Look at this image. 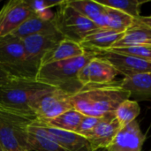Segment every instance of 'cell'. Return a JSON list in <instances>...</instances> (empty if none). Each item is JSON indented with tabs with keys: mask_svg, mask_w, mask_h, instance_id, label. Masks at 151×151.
<instances>
[{
	"mask_svg": "<svg viewBox=\"0 0 151 151\" xmlns=\"http://www.w3.org/2000/svg\"><path fill=\"white\" fill-rule=\"evenodd\" d=\"M70 98V94L55 89L41 97L32 106L31 110L38 121L44 122L59 116L68 110L73 109Z\"/></svg>",
	"mask_w": 151,
	"mask_h": 151,
	"instance_id": "8",
	"label": "cell"
},
{
	"mask_svg": "<svg viewBox=\"0 0 151 151\" xmlns=\"http://www.w3.org/2000/svg\"><path fill=\"white\" fill-rule=\"evenodd\" d=\"M93 151H108V150H107V149H105V148H100V149L94 150Z\"/></svg>",
	"mask_w": 151,
	"mask_h": 151,
	"instance_id": "31",
	"label": "cell"
},
{
	"mask_svg": "<svg viewBox=\"0 0 151 151\" xmlns=\"http://www.w3.org/2000/svg\"><path fill=\"white\" fill-rule=\"evenodd\" d=\"M62 39L64 37L60 34L35 35L21 39L27 63L36 74L41 66V61L43 56L53 49Z\"/></svg>",
	"mask_w": 151,
	"mask_h": 151,
	"instance_id": "7",
	"label": "cell"
},
{
	"mask_svg": "<svg viewBox=\"0 0 151 151\" xmlns=\"http://www.w3.org/2000/svg\"><path fill=\"white\" fill-rule=\"evenodd\" d=\"M109 62L119 74L131 77L137 74L151 73V62L136 57L108 50L98 55Z\"/></svg>",
	"mask_w": 151,
	"mask_h": 151,
	"instance_id": "11",
	"label": "cell"
},
{
	"mask_svg": "<svg viewBox=\"0 0 151 151\" xmlns=\"http://www.w3.org/2000/svg\"><path fill=\"white\" fill-rule=\"evenodd\" d=\"M0 151H4V149H3V147H2V145H1V143H0Z\"/></svg>",
	"mask_w": 151,
	"mask_h": 151,
	"instance_id": "32",
	"label": "cell"
},
{
	"mask_svg": "<svg viewBox=\"0 0 151 151\" xmlns=\"http://www.w3.org/2000/svg\"><path fill=\"white\" fill-rule=\"evenodd\" d=\"M120 128L121 126L114 113L102 117L93 132L87 138L90 142L92 150H94L100 148L107 149Z\"/></svg>",
	"mask_w": 151,
	"mask_h": 151,
	"instance_id": "13",
	"label": "cell"
},
{
	"mask_svg": "<svg viewBox=\"0 0 151 151\" xmlns=\"http://www.w3.org/2000/svg\"><path fill=\"white\" fill-rule=\"evenodd\" d=\"M141 45H151V28L135 19L111 49Z\"/></svg>",
	"mask_w": 151,
	"mask_h": 151,
	"instance_id": "19",
	"label": "cell"
},
{
	"mask_svg": "<svg viewBox=\"0 0 151 151\" xmlns=\"http://www.w3.org/2000/svg\"><path fill=\"white\" fill-rule=\"evenodd\" d=\"M53 140L65 151H93L89 141L76 133L42 126Z\"/></svg>",
	"mask_w": 151,
	"mask_h": 151,
	"instance_id": "17",
	"label": "cell"
},
{
	"mask_svg": "<svg viewBox=\"0 0 151 151\" xmlns=\"http://www.w3.org/2000/svg\"><path fill=\"white\" fill-rule=\"evenodd\" d=\"M0 2H1V0H0Z\"/></svg>",
	"mask_w": 151,
	"mask_h": 151,
	"instance_id": "33",
	"label": "cell"
},
{
	"mask_svg": "<svg viewBox=\"0 0 151 151\" xmlns=\"http://www.w3.org/2000/svg\"><path fill=\"white\" fill-rule=\"evenodd\" d=\"M67 4L98 27H105L106 6L94 0H67Z\"/></svg>",
	"mask_w": 151,
	"mask_h": 151,
	"instance_id": "21",
	"label": "cell"
},
{
	"mask_svg": "<svg viewBox=\"0 0 151 151\" xmlns=\"http://www.w3.org/2000/svg\"><path fill=\"white\" fill-rule=\"evenodd\" d=\"M0 70L12 80H35L36 73L27 63L21 39L11 35L0 38Z\"/></svg>",
	"mask_w": 151,
	"mask_h": 151,
	"instance_id": "5",
	"label": "cell"
},
{
	"mask_svg": "<svg viewBox=\"0 0 151 151\" xmlns=\"http://www.w3.org/2000/svg\"><path fill=\"white\" fill-rule=\"evenodd\" d=\"M140 112L141 109L138 102L135 100L127 99L119 105L114 114L121 127H123L136 120V118L139 116Z\"/></svg>",
	"mask_w": 151,
	"mask_h": 151,
	"instance_id": "25",
	"label": "cell"
},
{
	"mask_svg": "<svg viewBox=\"0 0 151 151\" xmlns=\"http://www.w3.org/2000/svg\"><path fill=\"white\" fill-rule=\"evenodd\" d=\"M27 0H11L0 10V38L10 35L34 15Z\"/></svg>",
	"mask_w": 151,
	"mask_h": 151,
	"instance_id": "10",
	"label": "cell"
},
{
	"mask_svg": "<svg viewBox=\"0 0 151 151\" xmlns=\"http://www.w3.org/2000/svg\"><path fill=\"white\" fill-rule=\"evenodd\" d=\"M109 50L114 52L126 54L133 57H136L147 61L151 62V45H141V46H132L124 48H113Z\"/></svg>",
	"mask_w": 151,
	"mask_h": 151,
	"instance_id": "26",
	"label": "cell"
},
{
	"mask_svg": "<svg viewBox=\"0 0 151 151\" xmlns=\"http://www.w3.org/2000/svg\"><path fill=\"white\" fill-rule=\"evenodd\" d=\"M73 108L84 116L102 118L114 113L119 105L130 99L128 91L120 87L119 81L110 84L88 86L71 96Z\"/></svg>",
	"mask_w": 151,
	"mask_h": 151,
	"instance_id": "1",
	"label": "cell"
},
{
	"mask_svg": "<svg viewBox=\"0 0 151 151\" xmlns=\"http://www.w3.org/2000/svg\"><path fill=\"white\" fill-rule=\"evenodd\" d=\"M101 118L96 117H90V116H84L82 119L79 127L76 130V134L84 136L85 138H88L89 134L93 132L98 122L100 121Z\"/></svg>",
	"mask_w": 151,
	"mask_h": 151,
	"instance_id": "28",
	"label": "cell"
},
{
	"mask_svg": "<svg viewBox=\"0 0 151 151\" xmlns=\"http://www.w3.org/2000/svg\"><path fill=\"white\" fill-rule=\"evenodd\" d=\"M124 33L117 32L107 27L98 28L87 35L80 44L85 51L101 54L111 50L123 36Z\"/></svg>",
	"mask_w": 151,
	"mask_h": 151,
	"instance_id": "14",
	"label": "cell"
},
{
	"mask_svg": "<svg viewBox=\"0 0 151 151\" xmlns=\"http://www.w3.org/2000/svg\"><path fill=\"white\" fill-rule=\"evenodd\" d=\"M83 118L84 115L80 111L75 109H71L52 119L44 122H40L37 120V123L41 126L75 133Z\"/></svg>",
	"mask_w": 151,
	"mask_h": 151,
	"instance_id": "22",
	"label": "cell"
},
{
	"mask_svg": "<svg viewBox=\"0 0 151 151\" xmlns=\"http://www.w3.org/2000/svg\"><path fill=\"white\" fill-rule=\"evenodd\" d=\"M119 72L99 56L93 58L79 72L78 80L81 86H98L110 84L119 75Z\"/></svg>",
	"mask_w": 151,
	"mask_h": 151,
	"instance_id": "9",
	"label": "cell"
},
{
	"mask_svg": "<svg viewBox=\"0 0 151 151\" xmlns=\"http://www.w3.org/2000/svg\"><path fill=\"white\" fill-rule=\"evenodd\" d=\"M27 148L28 151H65L49 134L37 120L28 127L27 132Z\"/></svg>",
	"mask_w": 151,
	"mask_h": 151,
	"instance_id": "15",
	"label": "cell"
},
{
	"mask_svg": "<svg viewBox=\"0 0 151 151\" xmlns=\"http://www.w3.org/2000/svg\"><path fill=\"white\" fill-rule=\"evenodd\" d=\"M144 142L145 135L142 132L139 123L134 120L120 128L107 150L142 151Z\"/></svg>",
	"mask_w": 151,
	"mask_h": 151,
	"instance_id": "12",
	"label": "cell"
},
{
	"mask_svg": "<svg viewBox=\"0 0 151 151\" xmlns=\"http://www.w3.org/2000/svg\"><path fill=\"white\" fill-rule=\"evenodd\" d=\"M134 19L119 10L106 7L105 27L124 33L134 23Z\"/></svg>",
	"mask_w": 151,
	"mask_h": 151,
	"instance_id": "23",
	"label": "cell"
},
{
	"mask_svg": "<svg viewBox=\"0 0 151 151\" xmlns=\"http://www.w3.org/2000/svg\"><path fill=\"white\" fill-rule=\"evenodd\" d=\"M12 79L10 77V76H8L6 73H4V72H2L1 70H0V87H3V86H4L5 84H7L9 81H11Z\"/></svg>",
	"mask_w": 151,
	"mask_h": 151,
	"instance_id": "29",
	"label": "cell"
},
{
	"mask_svg": "<svg viewBox=\"0 0 151 151\" xmlns=\"http://www.w3.org/2000/svg\"><path fill=\"white\" fill-rule=\"evenodd\" d=\"M54 21L58 33L65 39L81 42L87 35L98 27L93 21L81 15L67 4V0L58 6Z\"/></svg>",
	"mask_w": 151,
	"mask_h": 151,
	"instance_id": "6",
	"label": "cell"
},
{
	"mask_svg": "<svg viewBox=\"0 0 151 151\" xmlns=\"http://www.w3.org/2000/svg\"><path fill=\"white\" fill-rule=\"evenodd\" d=\"M120 87L129 92L130 98L147 100L151 98V73L137 74L125 77L119 81Z\"/></svg>",
	"mask_w": 151,
	"mask_h": 151,
	"instance_id": "20",
	"label": "cell"
},
{
	"mask_svg": "<svg viewBox=\"0 0 151 151\" xmlns=\"http://www.w3.org/2000/svg\"><path fill=\"white\" fill-rule=\"evenodd\" d=\"M59 34L54 19L52 20H44L34 14L26 19L11 35L16 36L19 39L35 35H54Z\"/></svg>",
	"mask_w": 151,
	"mask_h": 151,
	"instance_id": "18",
	"label": "cell"
},
{
	"mask_svg": "<svg viewBox=\"0 0 151 151\" xmlns=\"http://www.w3.org/2000/svg\"><path fill=\"white\" fill-rule=\"evenodd\" d=\"M64 2H65V0H59V1H57V0L56 1H53V0H32V1H28L27 0V3L30 6L31 10L37 16L41 15L45 11L50 10L53 7L60 6Z\"/></svg>",
	"mask_w": 151,
	"mask_h": 151,
	"instance_id": "27",
	"label": "cell"
},
{
	"mask_svg": "<svg viewBox=\"0 0 151 151\" xmlns=\"http://www.w3.org/2000/svg\"><path fill=\"white\" fill-rule=\"evenodd\" d=\"M99 4L119 10L131 17L134 19H138L141 16V8L143 4L147 1H140V0H100L97 1Z\"/></svg>",
	"mask_w": 151,
	"mask_h": 151,
	"instance_id": "24",
	"label": "cell"
},
{
	"mask_svg": "<svg viewBox=\"0 0 151 151\" xmlns=\"http://www.w3.org/2000/svg\"><path fill=\"white\" fill-rule=\"evenodd\" d=\"M85 53V50L79 42L64 38L53 49L49 50L43 56L41 61V66L77 58L84 55Z\"/></svg>",
	"mask_w": 151,
	"mask_h": 151,
	"instance_id": "16",
	"label": "cell"
},
{
	"mask_svg": "<svg viewBox=\"0 0 151 151\" xmlns=\"http://www.w3.org/2000/svg\"><path fill=\"white\" fill-rule=\"evenodd\" d=\"M136 20H138L139 22L144 24L145 26L151 28V15L150 16H142L141 15L138 19H136Z\"/></svg>",
	"mask_w": 151,
	"mask_h": 151,
	"instance_id": "30",
	"label": "cell"
},
{
	"mask_svg": "<svg viewBox=\"0 0 151 151\" xmlns=\"http://www.w3.org/2000/svg\"><path fill=\"white\" fill-rule=\"evenodd\" d=\"M37 120L30 110L0 104V143L4 151H28L27 132Z\"/></svg>",
	"mask_w": 151,
	"mask_h": 151,
	"instance_id": "3",
	"label": "cell"
},
{
	"mask_svg": "<svg viewBox=\"0 0 151 151\" xmlns=\"http://www.w3.org/2000/svg\"><path fill=\"white\" fill-rule=\"evenodd\" d=\"M55 89L35 80H12L0 87V104L32 111V106L41 97Z\"/></svg>",
	"mask_w": 151,
	"mask_h": 151,
	"instance_id": "4",
	"label": "cell"
},
{
	"mask_svg": "<svg viewBox=\"0 0 151 151\" xmlns=\"http://www.w3.org/2000/svg\"><path fill=\"white\" fill-rule=\"evenodd\" d=\"M96 56L98 54L86 51L77 58L42 65L37 72L35 81L73 96L83 88L78 80L79 72Z\"/></svg>",
	"mask_w": 151,
	"mask_h": 151,
	"instance_id": "2",
	"label": "cell"
}]
</instances>
